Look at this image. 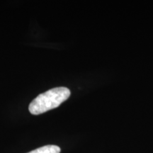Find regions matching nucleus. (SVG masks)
Listing matches in <instances>:
<instances>
[{
  "instance_id": "obj_1",
  "label": "nucleus",
  "mask_w": 153,
  "mask_h": 153,
  "mask_svg": "<svg viewBox=\"0 0 153 153\" xmlns=\"http://www.w3.org/2000/svg\"><path fill=\"white\" fill-rule=\"evenodd\" d=\"M70 91L67 87H56L38 95L31 101L28 110L33 115H39L54 109L68 99Z\"/></svg>"
},
{
  "instance_id": "obj_2",
  "label": "nucleus",
  "mask_w": 153,
  "mask_h": 153,
  "mask_svg": "<svg viewBox=\"0 0 153 153\" xmlns=\"http://www.w3.org/2000/svg\"><path fill=\"white\" fill-rule=\"evenodd\" d=\"M60 147L57 146V145H49L36 149V150L30 151L28 153H60Z\"/></svg>"
}]
</instances>
